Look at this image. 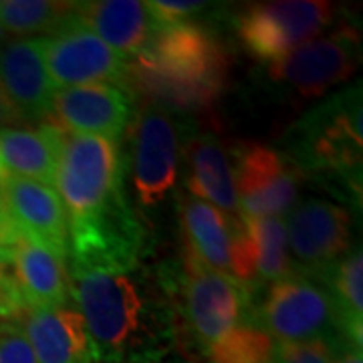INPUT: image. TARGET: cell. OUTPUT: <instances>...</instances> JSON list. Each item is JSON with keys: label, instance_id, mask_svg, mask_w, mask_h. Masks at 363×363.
<instances>
[{"label": "cell", "instance_id": "cell-1", "mask_svg": "<svg viewBox=\"0 0 363 363\" xmlns=\"http://www.w3.org/2000/svg\"><path fill=\"white\" fill-rule=\"evenodd\" d=\"M69 291L87 325L95 362L152 363L174 341L168 281L152 279L140 267L71 277Z\"/></svg>", "mask_w": 363, "mask_h": 363}, {"label": "cell", "instance_id": "cell-2", "mask_svg": "<svg viewBox=\"0 0 363 363\" xmlns=\"http://www.w3.org/2000/svg\"><path fill=\"white\" fill-rule=\"evenodd\" d=\"M230 59L206 26L190 21L157 26L156 35L128 63V87L142 93L162 111L194 113L220 99Z\"/></svg>", "mask_w": 363, "mask_h": 363}, {"label": "cell", "instance_id": "cell-3", "mask_svg": "<svg viewBox=\"0 0 363 363\" xmlns=\"http://www.w3.org/2000/svg\"><path fill=\"white\" fill-rule=\"evenodd\" d=\"M362 83L331 95L298 119L289 133V154L298 172L347 186L362 194Z\"/></svg>", "mask_w": 363, "mask_h": 363}, {"label": "cell", "instance_id": "cell-4", "mask_svg": "<svg viewBox=\"0 0 363 363\" xmlns=\"http://www.w3.org/2000/svg\"><path fill=\"white\" fill-rule=\"evenodd\" d=\"M145 226L121 192L89 216L67 222V264L71 277L130 272L142 267Z\"/></svg>", "mask_w": 363, "mask_h": 363}, {"label": "cell", "instance_id": "cell-5", "mask_svg": "<svg viewBox=\"0 0 363 363\" xmlns=\"http://www.w3.org/2000/svg\"><path fill=\"white\" fill-rule=\"evenodd\" d=\"M123 169L117 142L63 131L55 186L67 222L89 216L121 194Z\"/></svg>", "mask_w": 363, "mask_h": 363}, {"label": "cell", "instance_id": "cell-6", "mask_svg": "<svg viewBox=\"0 0 363 363\" xmlns=\"http://www.w3.org/2000/svg\"><path fill=\"white\" fill-rule=\"evenodd\" d=\"M335 6L325 0H277L248 4L234 16V30L255 59L279 61L333 23Z\"/></svg>", "mask_w": 363, "mask_h": 363}, {"label": "cell", "instance_id": "cell-7", "mask_svg": "<svg viewBox=\"0 0 363 363\" xmlns=\"http://www.w3.org/2000/svg\"><path fill=\"white\" fill-rule=\"evenodd\" d=\"M362 63V39L353 25L313 39L267 65V77L289 95L309 101L353 77Z\"/></svg>", "mask_w": 363, "mask_h": 363}, {"label": "cell", "instance_id": "cell-8", "mask_svg": "<svg viewBox=\"0 0 363 363\" xmlns=\"http://www.w3.org/2000/svg\"><path fill=\"white\" fill-rule=\"evenodd\" d=\"M230 162L240 218H281L297 204L305 176L285 154L242 142L234 147Z\"/></svg>", "mask_w": 363, "mask_h": 363}, {"label": "cell", "instance_id": "cell-9", "mask_svg": "<svg viewBox=\"0 0 363 363\" xmlns=\"http://www.w3.org/2000/svg\"><path fill=\"white\" fill-rule=\"evenodd\" d=\"M257 321L281 343L341 335L335 301L325 286L307 277H285L272 283L259 307Z\"/></svg>", "mask_w": 363, "mask_h": 363}, {"label": "cell", "instance_id": "cell-10", "mask_svg": "<svg viewBox=\"0 0 363 363\" xmlns=\"http://www.w3.org/2000/svg\"><path fill=\"white\" fill-rule=\"evenodd\" d=\"M182 305L196 337L210 347L247 319L250 295L236 279L184 255Z\"/></svg>", "mask_w": 363, "mask_h": 363}, {"label": "cell", "instance_id": "cell-11", "mask_svg": "<svg viewBox=\"0 0 363 363\" xmlns=\"http://www.w3.org/2000/svg\"><path fill=\"white\" fill-rule=\"evenodd\" d=\"M45 63L55 89L99 83L128 87V61L81 25L77 16L45 37Z\"/></svg>", "mask_w": 363, "mask_h": 363}, {"label": "cell", "instance_id": "cell-12", "mask_svg": "<svg viewBox=\"0 0 363 363\" xmlns=\"http://www.w3.org/2000/svg\"><path fill=\"white\" fill-rule=\"evenodd\" d=\"M130 162L138 202L160 206L178 180V130L166 111L145 107L131 119Z\"/></svg>", "mask_w": 363, "mask_h": 363}, {"label": "cell", "instance_id": "cell-13", "mask_svg": "<svg viewBox=\"0 0 363 363\" xmlns=\"http://www.w3.org/2000/svg\"><path fill=\"white\" fill-rule=\"evenodd\" d=\"M286 245L307 271L323 277L347 255L353 238L350 210L329 200L307 198L291 208Z\"/></svg>", "mask_w": 363, "mask_h": 363}, {"label": "cell", "instance_id": "cell-14", "mask_svg": "<svg viewBox=\"0 0 363 363\" xmlns=\"http://www.w3.org/2000/svg\"><path fill=\"white\" fill-rule=\"evenodd\" d=\"M133 119V97L121 85H81L55 91L51 113L45 123H51L67 133L99 135L117 142Z\"/></svg>", "mask_w": 363, "mask_h": 363}, {"label": "cell", "instance_id": "cell-15", "mask_svg": "<svg viewBox=\"0 0 363 363\" xmlns=\"http://www.w3.org/2000/svg\"><path fill=\"white\" fill-rule=\"evenodd\" d=\"M0 87L25 121L49 119L55 95L47 63L45 37L6 40L0 45Z\"/></svg>", "mask_w": 363, "mask_h": 363}, {"label": "cell", "instance_id": "cell-16", "mask_svg": "<svg viewBox=\"0 0 363 363\" xmlns=\"http://www.w3.org/2000/svg\"><path fill=\"white\" fill-rule=\"evenodd\" d=\"M293 272L283 218H240L233 250V279L242 286L277 283Z\"/></svg>", "mask_w": 363, "mask_h": 363}, {"label": "cell", "instance_id": "cell-17", "mask_svg": "<svg viewBox=\"0 0 363 363\" xmlns=\"http://www.w3.org/2000/svg\"><path fill=\"white\" fill-rule=\"evenodd\" d=\"M4 206L18 233L67 259V212L52 186L23 178L0 182Z\"/></svg>", "mask_w": 363, "mask_h": 363}, {"label": "cell", "instance_id": "cell-18", "mask_svg": "<svg viewBox=\"0 0 363 363\" xmlns=\"http://www.w3.org/2000/svg\"><path fill=\"white\" fill-rule=\"evenodd\" d=\"M26 309H61L69 301L67 259L25 234L9 250Z\"/></svg>", "mask_w": 363, "mask_h": 363}, {"label": "cell", "instance_id": "cell-19", "mask_svg": "<svg viewBox=\"0 0 363 363\" xmlns=\"http://www.w3.org/2000/svg\"><path fill=\"white\" fill-rule=\"evenodd\" d=\"M23 335L37 363H93L87 325L75 309H28L23 315Z\"/></svg>", "mask_w": 363, "mask_h": 363}, {"label": "cell", "instance_id": "cell-20", "mask_svg": "<svg viewBox=\"0 0 363 363\" xmlns=\"http://www.w3.org/2000/svg\"><path fill=\"white\" fill-rule=\"evenodd\" d=\"M75 16L123 59L140 55L150 45L157 28L145 2L138 0L77 2Z\"/></svg>", "mask_w": 363, "mask_h": 363}, {"label": "cell", "instance_id": "cell-21", "mask_svg": "<svg viewBox=\"0 0 363 363\" xmlns=\"http://www.w3.org/2000/svg\"><path fill=\"white\" fill-rule=\"evenodd\" d=\"M180 222L186 252L212 271L233 277L234 238L240 218L198 198H182Z\"/></svg>", "mask_w": 363, "mask_h": 363}, {"label": "cell", "instance_id": "cell-22", "mask_svg": "<svg viewBox=\"0 0 363 363\" xmlns=\"http://www.w3.org/2000/svg\"><path fill=\"white\" fill-rule=\"evenodd\" d=\"M63 130L43 123L37 130L0 131V182L23 178L55 188Z\"/></svg>", "mask_w": 363, "mask_h": 363}, {"label": "cell", "instance_id": "cell-23", "mask_svg": "<svg viewBox=\"0 0 363 363\" xmlns=\"http://www.w3.org/2000/svg\"><path fill=\"white\" fill-rule=\"evenodd\" d=\"M186 157L188 190L194 198L216 206L228 216H238L233 162L226 147L214 135L204 133L188 142Z\"/></svg>", "mask_w": 363, "mask_h": 363}, {"label": "cell", "instance_id": "cell-24", "mask_svg": "<svg viewBox=\"0 0 363 363\" xmlns=\"http://www.w3.org/2000/svg\"><path fill=\"white\" fill-rule=\"evenodd\" d=\"M327 277V291L335 301L341 323V335L362 347L363 323V255L353 250L343 257Z\"/></svg>", "mask_w": 363, "mask_h": 363}, {"label": "cell", "instance_id": "cell-25", "mask_svg": "<svg viewBox=\"0 0 363 363\" xmlns=\"http://www.w3.org/2000/svg\"><path fill=\"white\" fill-rule=\"evenodd\" d=\"M77 11V2L63 0H0V26L16 39L57 33Z\"/></svg>", "mask_w": 363, "mask_h": 363}, {"label": "cell", "instance_id": "cell-26", "mask_svg": "<svg viewBox=\"0 0 363 363\" xmlns=\"http://www.w3.org/2000/svg\"><path fill=\"white\" fill-rule=\"evenodd\" d=\"M210 363H274V339L255 327H236L206 347Z\"/></svg>", "mask_w": 363, "mask_h": 363}, {"label": "cell", "instance_id": "cell-27", "mask_svg": "<svg viewBox=\"0 0 363 363\" xmlns=\"http://www.w3.org/2000/svg\"><path fill=\"white\" fill-rule=\"evenodd\" d=\"M274 363H333V350L329 339L281 343L274 353Z\"/></svg>", "mask_w": 363, "mask_h": 363}, {"label": "cell", "instance_id": "cell-28", "mask_svg": "<svg viewBox=\"0 0 363 363\" xmlns=\"http://www.w3.org/2000/svg\"><path fill=\"white\" fill-rule=\"evenodd\" d=\"M28 311L14 279L11 257L0 250V319L23 317Z\"/></svg>", "mask_w": 363, "mask_h": 363}, {"label": "cell", "instance_id": "cell-29", "mask_svg": "<svg viewBox=\"0 0 363 363\" xmlns=\"http://www.w3.org/2000/svg\"><path fill=\"white\" fill-rule=\"evenodd\" d=\"M0 363H37L21 327L0 325Z\"/></svg>", "mask_w": 363, "mask_h": 363}, {"label": "cell", "instance_id": "cell-30", "mask_svg": "<svg viewBox=\"0 0 363 363\" xmlns=\"http://www.w3.org/2000/svg\"><path fill=\"white\" fill-rule=\"evenodd\" d=\"M157 26H172L186 23L188 16L200 13L206 2H172V0H152L145 2Z\"/></svg>", "mask_w": 363, "mask_h": 363}, {"label": "cell", "instance_id": "cell-31", "mask_svg": "<svg viewBox=\"0 0 363 363\" xmlns=\"http://www.w3.org/2000/svg\"><path fill=\"white\" fill-rule=\"evenodd\" d=\"M333 350V363H363L362 347L353 345L343 335H335L329 339Z\"/></svg>", "mask_w": 363, "mask_h": 363}, {"label": "cell", "instance_id": "cell-32", "mask_svg": "<svg viewBox=\"0 0 363 363\" xmlns=\"http://www.w3.org/2000/svg\"><path fill=\"white\" fill-rule=\"evenodd\" d=\"M18 228L14 226L6 206H4V198H2V186H0V250L9 255V250L13 248V245L18 240Z\"/></svg>", "mask_w": 363, "mask_h": 363}, {"label": "cell", "instance_id": "cell-33", "mask_svg": "<svg viewBox=\"0 0 363 363\" xmlns=\"http://www.w3.org/2000/svg\"><path fill=\"white\" fill-rule=\"evenodd\" d=\"M18 123H23V119L16 113V109L9 101V97L4 95L2 87H0V131L13 130L14 125H18Z\"/></svg>", "mask_w": 363, "mask_h": 363}, {"label": "cell", "instance_id": "cell-34", "mask_svg": "<svg viewBox=\"0 0 363 363\" xmlns=\"http://www.w3.org/2000/svg\"><path fill=\"white\" fill-rule=\"evenodd\" d=\"M6 39H9V37H6V33L2 30V26H0V45H4V43H6Z\"/></svg>", "mask_w": 363, "mask_h": 363}]
</instances>
